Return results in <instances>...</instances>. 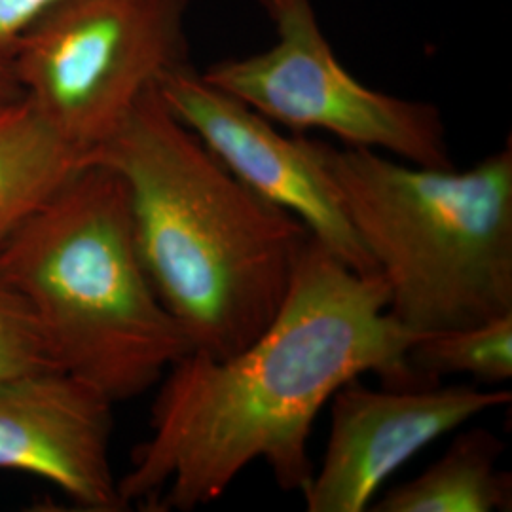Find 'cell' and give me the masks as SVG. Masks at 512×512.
Returning <instances> with one entry per match:
<instances>
[{
  "label": "cell",
  "mask_w": 512,
  "mask_h": 512,
  "mask_svg": "<svg viewBox=\"0 0 512 512\" xmlns=\"http://www.w3.org/2000/svg\"><path fill=\"white\" fill-rule=\"evenodd\" d=\"M380 274H357L311 238L272 323L243 349H192L169 366L118 490L145 511L188 512L264 461L283 492L315 473L308 444L321 408L366 372L385 387H429L408 366L418 334L389 311Z\"/></svg>",
  "instance_id": "6da1fadb"
},
{
  "label": "cell",
  "mask_w": 512,
  "mask_h": 512,
  "mask_svg": "<svg viewBox=\"0 0 512 512\" xmlns=\"http://www.w3.org/2000/svg\"><path fill=\"white\" fill-rule=\"evenodd\" d=\"M90 162L126 183L148 277L194 349L222 359L272 323L313 236L238 181L156 88Z\"/></svg>",
  "instance_id": "7a4b0ae2"
},
{
  "label": "cell",
  "mask_w": 512,
  "mask_h": 512,
  "mask_svg": "<svg viewBox=\"0 0 512 512\" xmlns=\"http://www.w3.org/2000/svg\"><path fill=\"white\" fill-rule=\"evenodd\" d=\"M0 274L37 317L57 368L122 403L194 346L156 293L129 194L107 165L80 167L0 251Z\"/></svg>",
  "instance_id": "3957f363"
},
{
  "label": "cell",
  "mask_w": 512,
  "mask_h": 512,
  "mask_svg": "<svg viewBox=\"0 0 512 512\" xmlns=\"http://www.w3.org/2000/svg\"><path fill=\"white\" fill-rule=\"evenodd\" d=\"M338 202L414 334L512 313V145L467 171L315 139Z\"/></svg>",
  "instance_id": "277c9868"
},
{
  "label": "cell",
  "mask_w": 512,
  "mask_h": 512,
  "mask_svg": "<svg viewBox=\"0 0 512 512\" xmlns=\"http://www.w3.org/2000/svg\"><path fill=\"white\" fill-rule=\"evenodd\" d=\"M190 0H69L19 38L23 97L84 160L164 74L188 63Z\"/></svg>",
  "instance_id": "5b68a950"
},
{
  "label": "cell",
  "mask_w": 512,
  "mask_h": 512,
  "mask_svg": "<svg viewBox=\"0 0 512 512\" xmlns=\"http://www.w3.org/2000/svg\"><path fill=\"white\" fill-rule=\"evenodd\" d=\"M275 42L264 52L215 61L207 82L294 133L327 131L421 167H454L439 107L372 90L332 52L311 0H258Z\"/></svg>",
  "instance_id": "8992f818"
},
{
  "label": "cell",
  "mask_w": 512,
  "mask_h": 512,
  "mask_svg": "<svg viewBox=\"0 0 512 512\" xmlns=\"http://www.w3.org/2000/svg\"><path fill=\"white\" fill-rule=\"evenodd\" d=\"M156 92L238 181L302 220L353 272L378 274L319 162L315 139L281 135L270 120L207 82L190 63L164 74Z\"/></svg>",
  "instance_id": "52a82bcc"
},
{
  "label": "cell",
  "mask_w": 512,
  "mask_h": 512,
  "mask_svg": "<svg viewBox=\"0 0 512 512\" xmlns=\"http://www.w3.org/2000/svg\"><path fill=\"white\" fill-rule=\"evenodd\" d=\"M511 399L509 389L437 384L376 391L351 380L330 399L329 444L319 473L302 490L306 509L366 511L385 480L425 446Z\"/></svg>",
  "instance_id": "ba28073f"
},
{
  "label": "cell",
  "mask_w": 512,
  "mask_h": 512,
  "mask_svg": "<svg viewBox=\"0 0 512 512\" xmlns=\"http://www.w3.org/2000/svg\"><path fill=\"white\" fill-rule=\"evenodd\" d=\"M112 406L61 368L0 380V469L48 480L84 511H128L110 459Z\"/></svg>",
  "instance_id": "9c48e42d"
},
{
  "label": "cell",
  "mask_w": 512,
  "mask_h": 512,
  "mask_svg": "<svg viewBox=\"0 0 512 512\" xmlns=\"http://www.w3.org/2000/svg\"><path fill=\"white\" fill-rule=\"evenodd\" d=\"M84 165L25 97L0 109V251Z\"/></svg>",
  "instance_id": "30bf717a"
},
{
  "label": "cell",
  "mask_w": 512,
  "mask_h": 512,
  "mask_svg": "<svg viewBox=\"0 0 512 512\" xmlns=\"http://www.w3.org/2000/svg\"><path fill=\"white\" fill-rule=\"evenodd\" d=\"M505 444L486 429L458 435L418 478L391 488L372 512H505L512 509V476L497 467Z\"/></svg>",
  "instance_id": "8fae6325"
},
{
  "label": "cell",
  "mask_w": 512,
  "mask_h": 512,
  "mask_svg": "<svg viewBox=\"0 0 512 512\" xmlns=\"http://www.w3.org/2000/svg\"><path fill=\"white\" fill-rule=\"evenodd\" d=\"M406 361L423 385L442 376L467 374L482 384H505L512 376V313L490 321L421 334Z\"/></svg>",
  "instance_id": "7c38bea8"
},
{
  "label": "cell",
  "mask_w": 512,
  "mask_h": 512,
  "mask_svg": "<svg viewBox=\"0 0 512 512\" xmlns=\"http://www.w3.org/2000/svg\"><path fill=\"white\" fill-rule=\"evenodd\" d=\"M50 368L57 366L35 313L0 274V380Z\"/></svg>",
  "instance_id": "4fadbf2b"
},
{
  "label": "cell",
  "mask_w": 512,
  "mask_h": 512,
  "mask_svg": "<svg viewBox=\"0 0 512 512\" xmlns=\"http://www.w3.org/2000/svg\"><path fill=\"white\" fill-rule=\"evenodd\" d=\"M65 2L69 0H0V57L10 59L19 38Z\"/></svg>",
  "instance_id": "5bb4252c"
},
{
  "label": "cell",
  "mask_w": 512,
  "mask_h": 512,
  "mask_svg": "<svg viewBox=\"0 0 512 512\" xmlns=\"http://www.w3.org/2000/svg\"><path fill=\"white\" fill-rule=\"evenodd\" d=\"M21 97H23V92H21L18 80L12 71L10 59L0 57V109L8 107L10 103L18 101Z\"/></svg>",
  "instance_id": "9a60e30c"
}]
</instances>
